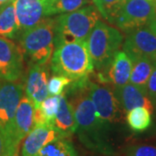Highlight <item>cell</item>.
Instances as JSON below:
<instances>
[{
  "label": "cell",
  "mask_w": 156,
  "mask_h": 156,
  "mask_svg": "<svg viewBox=\"0 0 156 156\" xmlns=\"http://www.w3.org/2000/svg\"><path fill=\"white\" fill-rule=\"evenodd\" d=\"M147 95L150 97V99L154 102L156 101V63L154 65V68L153 69V71L151 73V76L148 81H147Z\"/></svg>",
  "instance_id": "obj_27"
},
{
  "label": "cell",
  "mask_w": 156,
  "mask_h": 156,
  "mask_svg": "<svg viewBox=\"0 0 156 156\" xmlns=\"http://www.w3.org/2000/svg\"><path fill=\"white\" fill-rule=\"evenodd\" d=\"M133 67L129 78L130 83L146 89L147 81L150 77L156 62L147 58H138L133 60Z\"/></svg>",
  "instance_id": "obj_20"
},
{
  "label": "cell",
  "mask_w": 156,
  "mask_h": 156,
  "mask_svg": "<svg viewBox=\"0 0 156 156\" xmlns=\"http://www.w3.org/2000/svg\"><path fill=\"white\" fill-rule=\"evenodd\" d=\"M73 82L72 79L59 76V75H54L49 80L48 83V91L50 95H61L64 92L65 88H67L69 84Z\"/></svg>",
  "instance_id": "obj_24"
},
{
  "label": "cell",
  "mask_w": 156,
  "mask_h": 156,
  "mask_svg": "<svg viewBox=\"0 0 156 156\" xmlns=\"http://www.w3.org/2000/svg\"><path fill=\"white\" fill-rule=\"evenodd\" d=\"M127 0H120V4H122V3H124V2H126Z\"/></svg>",
  "instance_id": "obj_33"
},
{
  "label": "cell",
  "mask_w": 156,
  "mask_h": 156,
  "mask_svg": "<svg viewBox=\"0 0 156 156\" xmlns=\"http://www.w3.org/2000/svg\"><path fill=\"white\" fill-rule=\"evenodd\" d=\"M54 75L75 80L89 76L94 72V64L89 55L87 40L64 42L55 45L50 59Z\"/></svg>",
  "instance_id": "obj_2"
},
{
  "label": "cell",
  "mask_w": 156,
  "mask_h": 156,
  "mask_svg": "<svg viewBox=\"0 0 156 156\" xmlns=\"http://www.w3.org/2000/svg\"><path fill=\"white\" fill-rule=\"evenodd\" d=\"M23 90L21 83H0V131L5 141L6 153L18 154L19 146L15 140L14 121Z\"/></svg>",
  "instance_id": "obj_6"
},
{
  "label": "cell",
  "mask_w": 156,
  "mask_h": 156,
  "mask_svg": "<svg viewBox=\"0 0 156 156\" xmlns=\"http://www.w3.org/2000/svg\"><path fill=\"white\" fill-rule=\"evenodd\" d=\"M133 67L131 58L124 52L118 51L110 64L96 75V80L100 83H110L115 87L122 86L128 83Z\"/></svg>",
  "instance_id": "obj_11"
},
{
  "label": "cell",
  "mask_w": 156,
  "mask_h": 156,
  "mask_svg": "<svg viewBox=\"0 0 156 156\" xmlns=\"http://www.w3.org/2000/svg\"><path fill=\"white\" fill-rule=\"evenodd\" d=\"M92 0H47V17L63 14L89 5Z\"/></svg>",
  "instance_id": "obj_23"
},
{
  "label": "cell",
  "mask_w": 156,
  "mask_h": 156,
  "mask_svg": "<svg viewBox=\"0 0 156 156\" xmlns=\"http://www.w3.org/2000/svg\"><path fill=\"white\" fill-rule=\"evenodd\" d=\"M156 17V8L148 0H127L112 13L108 22L128 33L145 27Z\"/></svg>",
  "instance_id": "obj_8"
},
{
  "label": "cell",
  "mask_w": 156,
  "mask_h": 156,
  "mask_svg": "<svg viewBox=\"0 0 156 156\" xmlns=\"http://www.w3.org/2000/svg\"><path fill=\"white\" fill-rule=\"evenodd\" d=\"M49 69L47 64H30L24 83L25 95L37 107L50 94L48 91Z\"/></svg>",
  "instance_id": "obj_12"
},
{
  "label": "cell",
  "mask_w": 156,
  "mask_h": 156,
  "mask_svg": "<svg viewBox=\"0 0 156 156\" xmlns=\"http://www.w3.org/2000/svg\"><path fill=\"white\" fill-rule=\"evenodd\" d=\"M123 51L131 60L147 58L156 62V34L147 26L127 33Z\"/></svg>",
  "instance_id": "obj_10"
},
{
  "label": "cell",
  "mask_w": 156,
  "mask_h": 156,
  "mask_svg": "<svg viewBox=\"0 0 156 156\" xmlns=\"http://www.w3.org/2000/svg\"><path fill=\"white\" fill-rule=\"evenodd\" d=\"M89 94L98 119L107 128L115 131L117 124L123 122L122 107L115 92V86L90 81Z\"/></svg>",
  "instance_id": "obj_7"
},
{
  "label": "cell",
  "mask_w": 156,
  "mask_h": 156,
  "mask_svg": "<svg viewBox=\"0 0 156 156\" xmlns=\"http://www.w3.org/2000/svg\"><path fill=\"white\" fill-rule=\"evenodd\" d=\"M151 113L144 107H137L127 112L126 120L128 127L134 132H143L151 126Z\"/></svg>",
  "instance_id": "obj_22"
},
{
  "label": "cell",
  "mask_w": 156,
  "mask_h": 156,
  "mask_svg": "<svg viewBox=\"0 0 156 156\" xmlns=\"http://www.w3.org/2000/svg\"><path fill=\"white\" fill-rule=\"evenodd\" d=\"M60 99H61V95H49L46 99L40 103V105L37 107H34L35 126H39V125L54 126L56 113L59 108Z\"/></svg>",
  "instance_id": "obj_19"
},
{
  "label": "cell",
  "mask_w": 156,
  "mask_h": 156,
  "mask_svg": "<svg viewBox=\"0 0 156 156\" xmlns=\"http://www.w3.org/2000/svg\"><path fill=\"white\" fill-rule=\"evenodd\" d=\"M123 35L116 28L98 21L87 38L89 55L98 72L106 69L120 50Z\"/></svg>",
  "instance_id": "obj_5"
},
{
  "label": "cell",
  "mask_w": 156,
  "mask_h": 156,
  "mask_svg": "<svg viewBox=\"0 0 156 156\" xmlns=\"http://www.w3.org/2000/svg\"><path fill=\"white\" fill-rule=\"evenodd\" d=\"M147 26L152 31H154L156 34V17H154Z\"/></svg>",
  "instance_id": "obj_29"
},
{
  "label": "cell",
  "mask_w": 156,
  "mask_h": 156,
  "mask_svg": "<svg viewBox=\"0 0 156 156\" xmlns=\"http://www.w3.org/2000/svg\"><path fill=\"white\" fill-rule=\"evenodd\" d=\"M89 76L75 80L64 90L77 122L76 133L87 148L103 155L115 156L114 131L98 119L89 94Z\"/></svg>",
  "instance_id": "obj_1"
},
{
  "label": "cell",
  "mask_w": 156,
  "mask_h": 156,
  "mask_svg": "<svg viewBox=\"0 0 156 156\" xmlns=\"http://www.w3.org/2000/svg\"><path fill=\"white\" fill-rule=\"evenodd\" d=\"M100 15L96 6L90 5L55 17V45L64 42L87 40L100 20Z\"/></svg>",
  "instance_id": "obj_4"
},
{
  "label": "cell",
  "mask_w": 156,
  "mask_h": 156,
  "mask_svg": "<svg viewBox=\"0 0 156 156\" xmlns=\"http://www.w3.org/2000/svg\"><path fill=\"white\" fill-rule=\"evenodd\" d=\"M6 153L5 141L4 139V136L0 131V156H4Z\"/></svg>",
  "instance_id": "obj_28"
},
{
  "label": "cell",
  "mask_w": 156,
  "mask_h": 156,
  "mask_svg": "<svg viewBox=\"0 0 156 156\" xmlns=\"http://www.w3.org/2000/svg\"><path fill=\"white\" fill-rule=\"evenodd\" d=\"M36 156H78V154L69 138L60 137L45 145Z\"/></svg>",
  "instance_id": "obj_21"
},
{
  "label": "cell",
  "mask_w": 156,
  "mask_h": 156,
  "mask_svg": "<svg viewBox=\"0 0 156 156\" xmlns=\"http://www.w3.org/2000/svg\"><path fill=\"white\" fill-rule=\"evenodd\" d=\"M125 156H156V146L132 145L125 149Z\"/></svg>",
  "instance_id": "obj_26"
},
{
  "label": "cell",
  "mask_w": 156,
  "mask_h": 156,
  "mask_svg": "<svg viewBox=\"0 0 156 156\" xmlns=\"http://www.w3.org/2000/svg\"><path fill=\"white\" fill-rule=\"evenodd\" d=\"M23 61L20 46L11 39L0 37V80L17 82L23 74Z\"/></svg>",
  "instance_id": "obj_9"
},
{
  "label": "cell",
  "mask_w": 156,
  "mask_h": 156,
  "mask_svg": "<svg viewBox=\"0 0 156 156\" xmlns=\"http://www.w3.org/2000/svg\"><path fill=\"white\" fill-rule=\"evenodd\" d=\"M62 136L52 125L35 126L23 139L21 156H36L45 145Z\"/></svg>",
  "instance_id": "obj_14"
},
{
  "label": "cell",
  "mask_w": 156,
  "mask_h": 156,
  "mask_svg": "<svg viewBox=\"0 0 156 156\" xmlns=\"http://www.w3.org/2000/svg\"><path fill=\"white\" fill-rule=\"evenodd\" d=\"M10 1H12V0H0V5H4V4H5L7 2H10Z\"/></svg>",
  "instance_id": "obj_31"
},
{
  "label": "cell",
  "mask_w": 156,
  "mask_h": 156,
  "mask_svg": "<svg viewBox=\"0 0 156 156\" xmlns=\"http://www.w3.org/2000/svg\"><path fill=\"white\" fill-rule=\"evenodd\" d=\"M54 36L55 20L50 17L20 35L19 46L30 65H44L50 62L55 49Z\"/></svg>",
  "instance_id": "obj_3"
},
{
  "label": "cell",
  "mask_w": 156,
  "mask_h": 156,
  "mask_svg": "<svg viewBox=\"0 0 156 156\" xmlns=\"http://www.w3.org/2000/svg\"><path fill=\"white\" fill-rule=\"evenodd\" d=\"M155 103H156V101H155Z\"/></svg>",
  "instance_id": "obj_34"
},
{
  "label": "cell",
  "mask_w": 156,
  "mask_h": 156,
  "mask_svg": "<svg viewBox=\"0 0 156 156\" xmlns=\"http://www.w3.org/2000/svg\"><path fill=\"white\" fill-rule=\"evenodd\" d=\"M15 140L18 146L35 127L34 103L27 95H23L17 106L15 121Z\"/></svg>",
  "instance_id": "obj_16"
},
{
  "label": "cell",
  "mask_w": 156,
  "mask_h": 156,
  "mask_svg": "<svg viewBox=\"0 0 156 156\" xmlns=\"http://www.w3.org/2000/svg\"><path fill=\"white\" fill-rule=\"evenodd\" d=\"M115 92L125 112L137 107H144L151 113L154 111V102L147 95L146 89L134 84L127 83L115 87Z\"/></svg>",
  "instance_id": "obj_15"
},
{
  "label": "cell",
  "mask_w": 156,
  "mask_h": 156,
  "mask_svg": "<svg viewBox=\"0 0 156 156\" xmlns=\"http://www.w3.org/2000/svg\"><path fill=\"white\" fill-rule=\"evenodd\" d=\"M54 127L62 136L68 138L75 134L77 128V122L72 107L69 104L64 92L61 94L60 104L55 118Z\"/></svg>",
  "instance_id": "obj_17"
},
{
  "label": "cell",
  "mask_w": 156,
  "mask_h": 156,
  "mask_svg": "<svg viewBox=\"0 0 156 156\" xmlns=\"http://www.w3.org/2000/svg\"><path fill=\"white\" fill-rule=\"evenodd\" d=\"M19 36L14 0H12L0 5V37L15 39Z\"/></svg>",
  "instance_id": "obj_18"
},
{
  "label": "cell",
  "mask_w": 156,
  "mask_h": 156,
  "mask_svg": "<svg viewBox=\"0 0 156 156\" xmlns=\"http://www.w3.org/2000/svg\"><path fill=\"white\" fill-rule=\"evenodd\" d=\"M100 14L106 20L109 21L112 13L120 5V0H92Z\"/></svg>",
  "instance_id": "obj_25"
},
{
  "label": "cell",
  "mask_w": 156,
  "mask_h": 156,
  "mask_svg": "<svg viewBox=\"0 0 156 156\" xmlns=\"http://www.w3.org/2000/svg\"><path fill=\"white\" fill-rule=\"evenodd\" d=\"M148 1H149L151 4H152V5L156 8V0H148Z\"/></svg>",
  "instance_id": "obj_32"
},
{
  "label": "cell",
  "mask_w": 156,
  "mask_h": 156,
  "mask_svg": "<svg viewBox=\"0 0 156 156\" xmlns=\"http://www.w3.org/2000/svg\"><path fill=\"white\" fill-rule=\"evenodd\" d=\"M14 6L20 35L48 17L47 0H14Z\"/></svg>",
  "instance_id": "obj_13"
},
{
  "label": "cell",
  "mask_w": 156,
  "mask_h": 156,
  "mask_svg": "<svg viewBox=\"0 0 156 156\" xmlns=\"http://www.w3.org/2000/svg\"><path fill=\"white\" fill-rule=\"evenodd\" d=\"M4 156H18V154H12V153H6Z\"/></svg>",
  "instance_id": "obj_30"
}]
</instances>
